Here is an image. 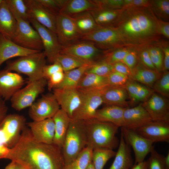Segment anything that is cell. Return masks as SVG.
Returning a JSON list of instances; mask_svg holds the SVG:
<instances>
[{"label": "cell", "instance_id": "22", "mask_svg": "<svg viewBox=\"0 0 169 169\" xmlns=\"http://www.w3.org/2000/svg\"><path fill=\"white\" fill-rule=\"evenodd\" d=\"M124 127L134 130L152 120L142 103L132 108H125L123 114Z\"/></svg>", "mask_w": 169, "mask_h": 169}, {"label": "cell", "instance_id": "18", "mask_svg": "<svg viewBox=\"0 0 169 169\" xmlns=\"http://www.w3.org/2000/svg\"><path fill=\"white\" fill-rule=\"evenodd\" d=\"M26 83L19 74L5 69L0 70V96L5 101L10 100Z\"/></svg>", "mask_w": 169, "mask_h": 169}, {"label": "cell", "instance_id": "42", "mask_svg": "<svg viewBox=\"0 0 169 169\" xmlns=\"http://www.w3.org/2000/svg\"><path fill=\"white\" fill-rule=\"evenodd\" d=\"M154 13L159 17L167 20L169 16V1L157 0L150 1V5Z\"/></svg>", "mask_w": 169, "mask_h": 169}, {"label": "cell", "instance_id": "55", "mask_svg": "<svg viewBox=\"0 0 169 169\" xmlns=\"http://www.w3.org/2000/svg\"><path fill=\"white\" fill-rule=\"evenodd\" d=\"M113 71L118 72L127 75L129 77L131 72L129 68L121 62L116 63L112 65Z\"/></svg>", "mask_w": 169, "mask_h": 169}, {"label": "cell", "instance_id": "47", "mask_svg": "<svg viewBox=\"0 0 169 169\" xmlns=\"http://www.w3.org/2000/svg\"><path fill=\"white\" fill-rule=\"evenodd\" d=\"M109 85L124 86L129 80L128 76L121 73L113 71L107 76Z\"/></svg>", "mask_w": 169, "mask_h": 169}, {"label": "cell", "instance_id": "25", "mask_svg": "<svg viewBox=\"0 0 169 169\" xmlns=\"http://www.w3.org/2000/svg\"><path fill=\"white\" fill-rule=\"evenodd\" d=\"M125 108L115 105H106L97 110L94 118L121 127L124 125L123 114Z\"/></svg>", "mask_w": 169, "mask_h": 169}, {"label": "cell", "instance_id": "52", "mask_svg": "<svg viewBox=\"0 0 169 169\" xmlns=\"http://www.w3.org/2000/svg\"><path fill=\"white\" fill-rule=\"evenodd\" d=\"M150 1L146 0H124L122 10L138 8L147 7L150 5Z\"/></svg>", "mask_w": 169, "mask_h": 169}, {"label": "cell", "instance_id": "31", "mask_svg": "<svg viewBox=\"0 0 169 169\" xmlns=\"http://www.w3.org/2000/svg\"><path fill=\"white\" fill-rule=\"evenodd\" d=\"M98 7L92 0H67L59 14L71 17L84 12L90 11Z\"/></svg>", "mask_w": 169, "mask_h": 169}, {"label": "cell", "instance_id": "8", "mask_svg": "<svg viewBox=\"0 0 169 169\" xmlns=\"http://www.w3.org/2000/svg\"><path fill=\"white\" fill-rule=\"evenodd\" d=\"M26 124V119L22 115H7L0 123V141L9 148H12L19 140Z\"/></svg>", "mask_w": 169, "mask_h": 169}, {"label": "cell", "instance_id": "24", "mask_svg": "<svg viewBox=\"0 0 169 169\" xmlns=\"http://www.w3.org/2000/svg\"><path fill=\"white\" fill-rule=\"evenodd\" d=\"M40 52L22 47L0 33V68L4 62L11 58Z\"/></svg>", "mask_w": 169, "mask_h": 169}, {"label": "cell", "instance_id": "12", "mask_svg": "<svg viewBox=\"0 0 169 169\" xmlns=\"http://www.w3.org/2000/svg\"><path fill=\"white\" fill-rule=\"evenodd\" d=\"M121 134L125 142L133 149L135 164L142 162L154 147L153 141L145 138L135 131L121 127Z\"/></svg>", "mask_w": 169, "mask_h": 169}, {"label": "cell", "instance_id": "4", "mask_svg": "<svg viewBox=\"0 0 169 169\" xmlns=\"http://www.w3.org/2000/svg\"><path fill=\"white\" fill-rule=\"evenodd\" d=\"M87 144L84 121L71 119L62 148L64 165L71 162Z\"/></svg>", "mask_w": 169, "mask_h": 169}, {"label": "cell", "instance_id": "46", "mask_svg": "<svg viewBox=\"0 0 169 169\" xmlns=\"http://www.w3.org/2000/svg\"><path fill=\"white\" fill-rule=\"evenodd\" d=\"M150 153V156L147 161V169H166L164 163V156L159 154L154 147Z\"/></svg>", "mask_w": 169, "mask_h": 169}, {"label": "cell", "instance_id": "7", "mask_svg": "<svg viewBox=\"0 0 169 169\" xmlns=\"http://www.w3.org/2000/svg\"><path fill=\"white\" fill-rule=\"evenodd\" d=\"M81 40L92 41L98 48L103 50H111L120 45L128 44L118 30L112 26H100L83 36Z\"/></svg>", "mask_w": 169, "mask_h": 169}, {"label": "cell", "instance_id": "15", "mask_svg": "<svg viewBox=\"0 0 169 169\" xmlns=\"http://www.w3.org/2000/svg\"><path fill=\"white\" fill-rule=\"evenodd\" d=\"M56 33L61 46L72 44L82 38L72 18L60 14L56 16Z\"/></svg>", "mask_w": 169, "mask_h": 169}, {"label": "cell", "instance_id": "57", "mask_svg": "<svg viewBox=\"0 0 169 169\" xmlns=\"http://www.w3.org/2000/svg\"><path fill=\"white\" fill-rule=\"evenodd\" d=\"M163 72L168 71L169 69V48L166 47L163 48Z\"/></svg>", "mask_w": 169, "mask_h": 169}, {"label": "cell", "instance_id": "14", "mask_svg": "<svg viewBox=\"0 0 169 169\" xmlns=\"http://www.w3.org/2000/svg\"><path fill=\"white\" fill-rule=\"evenodd\" d=\"M30 23L39 35L46 58L50 63H53L60 54L61 46L56 34L33 19H31Z\"/></svg>", "mask_w": 169, "mask_h": 169}, {"label": "cell", "instance_id": "63", "mask_svg": "<svg viewBox=\"0 0 169 169\" xmlns=\"http://www.w3.org/2000/svg\"><path fill=\"white\" fill-rule=\"evenodd\" d=\"M86 169H95L92 162L90 163Z\"/></svg>", "mask_w": 169, "mask_h": 169}, {"label": "cell", "instance_id": "37", "mask_svg": "<svg viewBox=\"0 0 169 169\" xmlns=\"http://www.w3.org/2000/svg\"><path fill=\"white\" fill-rule=\"evenodd\" d=\"M116 152L112 149L105 148L93 149L92 162L95 169H103L107 161L115 157Z\"/></svg>", "mask_w": 169, "mask_h": 169}, {"label": "cell", "instance_id": "6", "mask_svg": "<svg viewBox=\"0 0 169 169\" xmlns=\"http://www.w3.org/2000/svg\"><path fill=\"white\" fill-rule=\"evenodd\" d=\"M108 51L99 49L92 41L80 40L67 46H61L60 53L73 56L90 65L103 60Z\"/></svg>", "mask_w": 169, "mask_h": 169}, {"label": "cell", "instance_id": "61", "mask_svg": "<svg viewBox=\"0 0 169 169\" xmlns=\"http://www.w3.org/2000/svg\"><path fill=\"white\" fill-rule=\"evenodd\" d=\"M15 162L12 161L11 162L5 167L4 169H15Z\"/></svg>", "mask_w": 169, "mask_h": 169}, {"label": "cell", "instance_id": "49", "mask_svg": "<svg viewBox=\"0 0 169 169\" xmlns=\"http://www.w3.org/2000/svg\"><path fill=\"white\" fill-rule=\"evenodd\" d=\"M121 62L125 64L131 72L139 62L137 53L135 51L130 50Z\"/></svg>", "mask_w": 169, "mask_h": 169}, {"label": "cell", "instance_id": "30", "mask_svg": "<svg viewBox=\"0 0 169 169\" xmlns=\"http://www.w3.org/2000/svg\"><path fill=\"white\" fill-rule=\"evenodd\" d=\"M124 86L127 92L131 105L144 102L154 92L152 89L130 79Z\"/></svg>", "mask_w": 169, "mask_h": 169}, {"label": "cell", "instance_id": "38", "mask_svg": "<svg viewBox=\"0 0 169 169\" xmlns=\"http://www.w3.org/2000/svg\"><path fill=\"white\" fill-rule=\"evenodd\" d=\"M11 13L16 20L21 19L30 22L28 8L24 0H5Z\"/></svg>", "mask_w": 169, "mask_h": 169}, {"label": "cell", "instance_id": "28", "mask_svg": "<svg viewBox=\"0 0 169 169\" xmlns=\"http://www.w3.org/2000/svg\"><path fill=\"white\" fill-rule=\"evenodd\" d=\"M17 27V21L10 11L5 0L0 8V33L12 40Z\"/></svg>", "mask_w": 169, "mask_h": 169}, {"label": "cell", "instance_id": "10", "mask_svg": "<svg viewBox=\"0 0 169 169\" xmlns=\"http://www.w3.org/2000/svg\"><path fill=\"white\" fill-rule=\"evenodd\" d=\"M78 90L81 103L71 119L84 120L94 118L98 108L103 103L101 90Z\"/></svg>", "mask_w": 169, "mask_h": 169}, {"label": "cell", "instance_id": "60", "mask_svg": "<svg viewBox=\"0 0 169 169\" xmlns=\"http://www.w3.org/2000/svg\"><path fill=\"white\" fill-rule=\"evenodd\" d=\"M164 163L166 169H169V152L168 151L166 156H164Z\"/></svg>", "mask_w": 169, "mask_h": 169}, {"label": "cell", "instance_id": "41", "mask_svg": "<svg viewBox=\"0 0 169 169\" xmlns=\"http://www.w3.org/2000/svg\"><path fill=\"white\" fill-rule=\"evenodd\" d=\"M152 89L154 92L161 96L169 97V72H163L161 77L155 82Z\"/></svg>", "mask_w": 169, "mask_h": 169}, {"label": "cell", "instance_id": "44", "mask_svg": "<svg viewBox=\"0 0 169 169\" xmlns=\"http://www.w3.org/2000/svg\"><path fill=\"white\" fill-rule=\"evenodd\" d=\"M45 8L56 16L67 0H37Z\"/></svg>", "mask_w": 169, "mask_h": 169}, {"label": "cell", "instance_id": "48", "mask_svg": "<svg viewBox=\"0 0 169 169\" xmlns=\"http://www.w3.org/2000/svg\"><path fill=\"white\" fill-rule=\"evenodd\" d=\"M98 8L113 9L122 8L123 0H94Z\"/></svg>", "mask_w": 169, "mask_h": 169}, {"label": "cell", "instance_id": "20", "mask_svg": "<svg viewBox=\"0 0 169 169\" xmlns=\"http://www.w3.org/2000/svg\"><path fill=\"white\" fill-rule=\"evenodd\" d=\"M24 0L31 19H34L56 33V16L45 8L37 0Z\"/></svg>", "mask_w": 169, "mask_h": 169}, {"label": "cell", "instance_id": "56", "mask_svg": "<svg viewBox=\"0 0 169 169\" xmlns=\"http://www.w3.org/2000/svg\"><path fill=\"white\" fill-rule=\"evenodd\" d=\"M8 110L5 101L0 96V123L7 115Z\"/></svg>", "mask_w": 169, "mask_h": 169}, {"label": "cell", "instance_id": "3", "mask_svg": "<svg viewBox=\"0 0 169 169\" xmlns=\"http://www.w3.org/2000/svg\"><path fill=\"white\" fill-rule=\"evenodd\" d=\"M83 121L86 134L87 146L93 149L105 148L112 150L119 146L120 141L116 136L118 127L95 118Z\"/></svg>", "mask_w": 169, "mask_h": 169}, {"label": "cell", "instance_id": "1", "mask_svg": "<svg viewBox=\"0 0 169 169\" xmlns=\"http://www.w3.org/2000/svg\"><path fill=\"white\" fill-rule=\"evenodd\" d=\"M7 159L26 169H63L65 165L62 148L37 141L26 126L18 143L10 149Z\"/></svg>", "mask_w": 169, "mask_h": 169}, {"label": "cell", "instance_id": "59", "mask_svg": "<svg viewBox=\"0 0 169 169\" xmlns=\"http://www.w3.org/2000/svg\"><path fill=\"white\" fill-rule=\"evenodd\" d=\"M147 161L138 163L134 165L130 169H147Z\"/></svg>", "mask_w": 169, "mask_h": 169}, {"label": "cell", "instance_id": "5", "mask_svg": "<svg viewBox=\"0 0 169 169\" xmlns=\"http://www.w3.org/2000/svg\"><path fill=\"white\" fill-rule=\"evenodd\" d=\"M46 58L43 51H41L8 62L5 69L27 75L26 83L35 81L43 78V69L46 65Z\"/></svg>", "mask_w": 169, "mask_h": 169}, {"label": "cell", "instance_id": "13", "mask_svg": "<svg viewBox=\"0 0 169 169\" xmlns=\"http://www.w3.org/2000/svg\"><path fill=\"white\" fill-rule=\"evenodd\" d=\"M60 107L53 94L43 95L29 107L28 115L34 121L52 118Z\"/></svg>", "mask_w": 169, "mask_h": 169}, {"label": "cell", "instance_id": "40", "mask_svg": "<svg viewBox=\"0 0 169 169\" xmlns=\"http://www.w3.org/2000/svg\"><path fill=\"white\" fill-rule=\"evenodd\" d=\"M113 71V65L102 60L90 65L85 73H92L102 76H107Z\"/></svg>", "mask_w": 169, "mask_h": 169}, {"label": "cell", "instance_id": "33", "mask_svg": "<svg viewBox=\"0 0 169 169\" xmlns=\"http://www.w3.org/2000/svg\"><path fill=\"white\" fill-rule=\"evenodd\" d=\"M71 18L82 37L92 32L100 26L89 11L80 13Z\"/></svg>", "mask_w": 169, "mask_h": 169}, {"label": "cell", "instance_id": "58", "mask_svg": "<svg viewBox=\"0 0 169 169\" xmlns=\"http://www.w3.org/2000/svg\"><path fill=\"white\" fill-rule=\"evenodd\" d=\"M10 149L0 141V159H7Z\"/></svg>", "mask_w": 169, "mask_h": 169}, {"label": "cell", "instance_id": "26", "mask_svg": "<svg viewBox=\"0 0 169 169\" xmlns=\"http://www.w3.org/2000/svg\"><path fill=\"white\" fill-rule=\"evenodd\" d=\"M162 73L149 69L139 62L131 72L129 79L152 89Z\"/></svg>", "mask_w": 169, "mask_h": 169}, {"label": "cell", "instance_id": "36", "mask_svg": "<svg viewBox=\"0 0 169 169\" xmlns=\"http://www.w3.org/2000/svg\"><path fill=\"white\" fill-rule=\"evenodd\" d=\"M93 149L86 146L70 163L64 166L63 169H86L92 162Z\"/></svg>", "mask_w": 169, "mask_h": 169}, {"label": "cell", "instance_id": "43", "mask_svg": "<svg viewBox=\"0 0 169 169\" xmlns=\"http://www.w3.org/2000/svg\"><path fill=\"white\" fill-rule=\"evenodd\" d=\"M130 50L125 48L108 50L103 60L113 65L121 62Z\"/></svg>", "mask_w": 169, "mask_h": 169}, {"label": "cell", "instance_id": "16", "mask_svg": "<svg viewBox=\"0 0 169 169\" xmlns=\"http://www.w3.org/2000/svg\"><path fill=\"white\" fill-rule=\"evenodd\" d=\"M152 120L169 122V102L167 98L154 92L141 103Z\"/></svg>", "mask_w": 169, "mask_h": 169}, {"label": "cell", "instance_id": "50", "mask_svg": "<svg viewBox=\"0 0 169 169\" xmlns=\"http://www.w3.org/2000/svg\"><path fill=\"white\" fill-rule=\"evenodd\" d=\"M64 77L63 71H59L52 74L48 79L47 85L48 90L50 91L61 84Z\"/></svg>", "mask_w": 169, "mask_h": 169}, {"label": "cell", "instance_id": "29", "mask_svg": "<svg viewBox=\"0 0 169 169\" xmlns=\"http://www.w3.org/2000/svg\"><path fill=\"white\" fill-rule=\"evenodd\" d=\"M133 166L131 147L125 142L121 134L118 151L109 169H130Z\"/></svg>", "mask_w": 169, "mask_h": 169}, {"label": "cell", "instance_id": "62", "mask_svg": "<svg viewBox=\"0 0 169 169\" xmlns=\"http://www.w3.org/2000/svg\"><path fill=\"white\" fill-rule=\"evenodd\" d=\"M15 169H26L24 166H22V165L15 162Z\"/></svg>", "mask_w": 169, "mask_h": 169}, {"label": "cell", "instance_id": "27", "mask_svg": "<svg viewBox=\"0 0 169 169\" xmlns=\"http://www.w3.org/2000/svg\"><path fill=\"white\" fill-rule=\"evenodd\" d=\"M52 119L55 126L53 144L62 149L71 118L65 111L60 109Z\"/></svg>", "mask_w": 169, "mask_h": 169}, {"label": "cell", "instance_id": "17", "mask_svg": "<svg viewBox=\"0 0 169 169\" xmlns=\"http://www.w3.org/2000/svg\"><path fill=\"white\" fill-rule=\"evenodd\" d=\"M53 94L61 109L71 119L74 112L79 106L81 95L76 88H54Z\"/></svg>", "mask_w": 169, "mask_h": 169}, {"label": "cell", "instance_id": "11", "mask_svg": "<svg viewBox=\"0 0 169 169\" xmlns=\"http://www.w3.org/2000/svg\"><path fill=\"white\" fill-rule=\"evenodd\" d=\"M17 21V28L12 41L27 49L40 51L44 50L39 35L30 22L21 19Z\"/></svg>", "mask_w": 169, "mask_h": 169}, {"label": "cell", "instance_id": "32", "mask_svg": "<svg viewBox=\"0 0 169 169\" xmlns=\"http://www.w3.org/2000/svg\"><path fill=\"white\" fill-rule=\"evenodd\" d=\"M120 10L96 8L89 11L97 24L100 26H112L118 19Z\"/></svg>", "mask_w": 169, "mask_h": 169}, {"label": "cell", "instance_id": "53", "mask_svg": "<svg viewBox=\"0 0 169 169\" xmlns=\"http://www.w3.org/2000/svg\"><path fill=\"white\" fill-rule=\"evenodd\" d=\"M61 71H63L61 65L58 62L55 61L51 64H46L44 66L43 69V77L47 80L53 74Z\"/></svg>", "mask_w": 169, "mask_h": 169}, {"label": "cell", "instance_id": "34", "mask_svg": "<svg viewBox=\"0 0 169 169\" xmlns=\"http://www.w3.org/2000/svg\"><path fill=\"white\" fill-rule=\"evenodd\" d=\"M109 85L107 76L84 73L76 88L79 90H101Z\"/></svg>", "mask_w": 169, "mask_h": 169}, {"label": "cell", "instance_id": "45", "mask_svg": "<svg viewBox=\"0 0 169 169\" xmlns=\"http://www.w3.org/2000/svg\"><path fill=\"white\" fill-rule=\"evenodd\" d=\"M151 61L156 70L163 72V57L161 51L157 47H153L147 49Z\"/></svg>", "mask_w": 169, "mask_h": 169}, {"label": "cell", "instance_id": "51", "mask_svg": "<svg viewBox=\"0 0 169 169\" xmlns=\"http://www.w3.org/2000/svg\"><path fill=\"white\" fill-rule=\"evenodd\" d=\"M137 54L139 61L143 65L149 69L157 71L151 61L147 49H142Z\"/></svg>", "mask_w": 169, "mask_h": 169}, {"label": "cell", "instance_id": "2", "mask_svg": "<svg viewBox=\"0 0 169 169\" xmlns=\"http://www.w3.org/2000/svg\"><path fill=\"white\" fill-rule=\"evenodd\" d=\"M147 7L122 10L112 26L128 44H138L153 39L158 33L156 18Z\"/></svg>", "mask_w": 169, "mask_h": 169}, {"label": "cell", "instance_id": "54", "mask_svg": "<svg viewBox=\"0 0 169 169\" xmlns=\"http://www.w3.org/2000/svg\"><path fill=\"white\" fill-rule=\"evenodd\" d=\"M157 33L162 34L167 38H169V23L156 18Z\"/></svg>", "mask_w": 169, "mask_h": 169}, {"label": "cell", "instance_id": "21", "mask_svg": "<svg viewBox=\"0 0 169 169\" xmlns=\"http://www.w3.org/2000/svg\"><path fill=\"white\" fill-rule=\"evenodd\" d=\"M32 135L37 141L46 144L53 143L54 123L52 118L27 123Z\"/></svg>", "mask_w": 169, "mask_h": 169}, {"label": "cell", "instance_id": "19", "mask_svg": "<svg viewBox=\"0 0 169 169\" xmlns=\"http://www.w3.org/2000/svg\"><path fill=\"white\" fill-rule=\"evenodd\" d=\"M134 131L154 143L169 142V122L152 120Z\"/></svg>", "mask_w": 169, "mask_h": 169}, {"label": "cell", "instance_id": "39", "mask_svg": "<svg viewBox=\"0 0 169 169\" xmlns=\"http://www.w3.org/2000/svg\"><path fill=\"white\" fill-rule=\"evenodd\" d=\"M55 61L61 65L64 72L69 71L85 64H87L83 61L73 56L59 54L57 56Z\"/></svg>", "mask_w": 169, "mask_h": 169}, {"label": "cell", "instance_id": "35", "mask_svg": "<svg viewBox=\"0 0 169 169\" xmlns=\"http://www.w3.org/2000/svg\"><path fill=\"white\" fill-rule=\"evenodd\" d=\"M90 65L85 64L76 69L64 72V77L63 81L54 88H76Z\"/></svg>", "mask_w": 169, "mask_h": 169}, {"label": "cell", "instance_id": "9", "mask_svg": "<svg viewBox=\"0 0 169 169\" xmlns=\"http://www.w3.org/2000/svg\"><path fill=\"white\" fill-rule=\"evenodd\" d=\"M26 83V85L18 91L10 100L12 108L18 111L29 107L35 102L44 92L47 81L43 78Z\"/></svg>", "mask_w": 169, "mask_h": 169}, {"label": "cell", "instance_id": "23", "mask_svg": "<svg viewBox=\"0 0 169 169\" xmlns=\"http://www.w3.org/2000/svg\"><path fill=\"white\" fill-rule=\"evenodd\" d=\"M103 103L106 105L127 108L130 103L127 92L124 86L109 85L101 90Z\"/></svg>", "mask_w": 169, "mask_h": 169}, {"label": "cell", "instance_id": "64", "mask_svg": "<svg viewBox=\"0 0 169 169\" xmlns=\"http://www.w3.org/2000/svg\"><path fill=\"white\" fill-rule=\"evenodd\" d=\"M3 0H0V8H1V5L3 2Z\"/></svg>", "mask_w": 169, "mask_h": 169}]
</instances>
